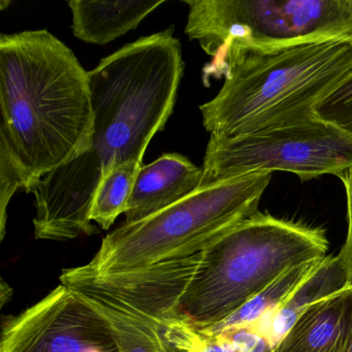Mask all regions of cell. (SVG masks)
I'll return each mask as SVG.
<instances>
[{"label": "cell", "instance_id": "obj_1", "mask_svg": "<svg viewBox=\"0 0 352 352\" xmlns=\"http://www.w3.org/2000/svg\"><path fill=\"white\" fill-rule=\"evenodd\" d=\"M175 28L119 49L88 72L94 131L89 151L45 176L34 189L36 240L92 236V205L111 172L129 160L143 164L156 133L166 127L184 73Z\"/></svg>", "mask_w": 352, "mask_h": 352}, {"label": "cell", "instance_id": "obj_2", "mask_svg": "<svg viewBox=\"0 0 352 352\" xmlns=\"http://www.w3.org/2000/svg\"><path fill=\"white\" fill-rule=\"evenodd\" d=\"M0 141L34 190L91 147L89 75L48 30L0 36Z\"/></svg>", "mask_w": 352, "mask_h": 352}, {"label": "cell", "instance_id": "obj_3", "mask_svg": "<svg viewBox=\"0 0 352 352\" xmlns=\"http://www.w3.org/2000/svg\"><path fill=\"white\" fill-rule=\"evenodd\" d=\"M351 69L352 45L345 43L239 55L217 96L199 107L204 127L234 138L312 120Z\"/></svg>", "mask_w": 352, "mask_h": 352}, {"label": "cell", "instance_id": "obj_4", "mask_svg": "<svg viewBox=\"0 0 352 352\" xmlns=\"http://www.w3.org/2000/svg\"><path fill=\"white\" fill-rule=\"evenodd\" d=\"M327 250L324 230L258 212L204 250L183 313L195 327L216 324L288 267L323 258Z\"/></svg>", "mask_w": 352, "mask_h": 352}, {"label": "cell", "instance_id": "obj_5", "mask_svg": "<svg viewBox=\"0 0 352 352\" xmlns=\"http://www.w3.org/2000/svg\"><path fill=\"white\" fill-rule=\"evenodd\" d=\"M185 34L213 58L204 82L239 55L308 45H352V0H184Z\"/></svg>", "mask_w": 352, "mask_h": 352}, {"label": "cell", "instance_id": "obj_6", "mask_svg": "<svg viewBox=\"0 0 352 352\" xmlns=\"http://www.w3.org/2000/svg\"><path fill=\"white\" fill-rule=\"evenodd\" d=\"M272 173L236 177L199 188L145 219L124 222L104 236L86 267L98 274L141 269L203 252L258 213Z\"/></svg>", "mask_w": 352, "mask_h": 352}, {"label": "cell", "instance_id": "obj_7", "mask_svg": "<svg viewBox=\"0 0 352 352\" xmlns=\"http://www.w3.org/2000/svg\"><path fill=\"white\" fill-rule=\"evenodd\" d=\"M204 251L141 269L98 274L85 265L63 270L67 286L106 323L118 352H181L168 338Z\"/></svg>", "mask_w": 352, "mask_h": 352}, {"label": "cell", "instance_id": "obj_8", "mask_svg": "<svg viewBox=\"0 0 352 352\" xmlns=\"http://www.w3.org/2000/svg\"><path fill=\"white\" fill-rule=\"evenodd\" d=\"M352 166V137L314 118L234 138L210 137L199 188L236 177L283 170L302 181Z\"/></svg>", "mask_w": 352, "mask_h": 352}, {"label": "cell", "instance_id": "obj_9", "mask_svg": "<svg viewBox=\"0 0 352 352\" xmlns=\"http://www.w3.org/2000/svg\"><path fill=\"white\" fill-rule=\"evenodd\" d=\"M0 352H118L104 321L67 286L3 321Z\"/></svg>", "mask_w": 352, "mask_h": 352}, {"label": "cell", "instance_id": "obj_10", "mask_svg": "<svg viewBox=\"0 0 352 352\" xmlns=\"http://www.w3.org/2000/svg\"><path fill=\"white\" fill-rule=\"evenodd\" d=\"M201 168L178 153H166L139 170L125 212L135 222L178 203L197 190Z\"/></svg>", "mask_w": 352, "mask_h": 352}, {"label": "cell", "instance_id": "obj_11", "mask_svg": "<svg viewBox=\"0 0 352 352\" xmlns=\"http://www.w3.org/2000/svg\"><path fill=\"white\" fill-rule=\"evenodd\" d=\"M352 339V286L311 307L272 352H347Z\"/></svg>", "mask_w": 352, "mask_h": 352}, {"label": "cell", "instance_id": "obj_12", "mask_svg": "<svg viewBox=\"0 0 352 352\" xmlns=\"http://www.w3.org/2000/svg\"><path fill=\"white\" fill-rule=\"evenodd\" d=\"M164 3V0H72L67 5L73 14L72 28L76 38L89 44L106 45L135 30Z\"/></svg>", "mask_w": 352, "mask_h": 352}, {"label": "cell", "instance_id": "obj_13", "mask_svg": "<svg viewBox=\"0 0 352 352\" xmlns=\"http://www.w3.org/2000/svg\"><path fill=\"white\" fill-rule=\"evenodd\" d=\"M348 287L347 277L339 256L327 255L318 267L292 296L255 327L270 340L274 347L311 307Z\"/></svg>", "mask_w": 352, "mask_h": 352}, {"label": "cell", "instance_id": "obj_14", "mask_svg": "<svg viewBox=\"0 0 352 352\" xmlns=\"http://www.w3.org/2000/svg\"><path fill=\"white\" fill-rule=\"evenodd\" d=\"M323 258L307 261L288 267L267 287L263 288L256 296L241 306L236 312L220 322L206 327H197L195 325L193 327L201 333L209 336L236 327H255L261 319L265 318L267 314L276 310L284 300H287L292 292L305 280L310 277L311 274L318 267Z\"/></svg>", "mask_w": 352, "mask_h": 352}, {"label": "cell", "instance_id": "obj_15", "mask_svg": "<svg viewBox=\"0 0 352 352\" xmlns=\"http://www.w3.org/2000/svg\"><path fill=\"white\" fill-rule=\"evenodd\" d=\"M142 166L141 162L129 160L111 172L98 187L90 218L100 224L102 230H108L119 215L126 212L127 204Z\"/></svg>", "mask_w": 352, "mask_h": 352}, {"label": "cell", "instance_id": "obj_16", "mask_svg": "<svg viewBox=\"0 0 352 352\" xmlns=\"http://www.w3.org/2000/svg\"><path fill=\"white\" fill-rule=\"evenodd\" d=\"M314 115L352 137V69L315 109Z\"/></svg>", "mask_w": 352, "mask_h": 352}, {"label": "cell", "instance_id": "obj_17", "mask_svg": "<svg viewBox=\"0 0 352 352\" xmlns=\"http://www.w3.org/2000/svg\"><path fill=\"white\" fill-rule=\"evenodd\" d=\"M18 190L32 192L34 186L25 173L15 162L11 151L0 141V240L6 234L7 209L10 201Z\"/></svg>", "mask_w": 352, "mask_h": 352}, {"label": "cell", "instance_id": "obj_18", "mask_svg": "<svg viewBox=\"0 0 352 352\" xmlns=\"http://www.w3.org/2000/svg\"><path fill=\"white\" fill-rule=\"evenodd\" d=\"M211 336L223 338L238 352H272L274 349L273 344L255 327H236Z\"/></svg>", "mask_w": 352, "mask_h": 352}, {"label": "cell", "instance_id": "obj_19", "mask_svg": "<svg viewBox=\"0 0 352 352\" xmlns=\"http://www.w3.org/2000/svg\"><path fill=\"white\" fill-rule=\"evenodd\" d=\"M338 178L345 186L347 197L348 232L345 243L342 246L339 256L347 277L348 286H352V166L338 175Z\"/></svg>", "mask_w": 352, "mask_h": 352}, {"label": "cell", "instance_id": "obj_20", "mask_svg": "<svg viewBox=\"0 0 352 352\" xmlns=\"http://www.w3.org/2000/svg\"><path fill=\"white\" fill-rule=\"evenodd\" d=\"M0 292H1V298H0V300H1V307L5 305V302L11 298L12 294H13V289L6 283L5 280L1 279V285H0Z\"/></svg>", "mask_w": 352, "mask_h": 352}, {"label": "cell", "instance_id": "obj_21", "mask_svg": "<svg viewBox=\"0 0 352 352\" xmlns=\"http://www.w3.org/2000/svg\"><path fill=\"white\" fill-rule=\"evenodd\" d=\"M347 352H352V339H351V343H350L349 349H348Z\"/></svg>", "mask_w": 352, "mask_h": 352}, {"label": "cell", "instance_id": "obj_22", "mask_svg": "<svg viewBox=\"0 0 352 352\" xmlns=\"http://www.w3.org/2000/svg\"><path fill=\"white\" fill-rule=\"evenodd\" d=\"M184 352H199V351H195V350H189V351H184Z\"/></svg>", "mask_w": 352, "mask_h": 352}]
</instances>
